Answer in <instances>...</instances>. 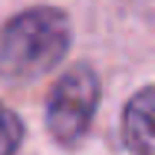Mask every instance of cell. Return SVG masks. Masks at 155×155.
I'll use <instances>...</instances> for the list:
<instances>
[{"label": "cell", "instance_id": "obj_1", "mask_svg": "<svg viewBox=\"0 0 155 155\" xmlns=\"http://www.w3.org/2000/svg\"><path fill=\"white\" fill-rule=\"evenodd\" d=\"M73 43L69 17L56 7H30L0 30V79L33 83L60 66Z\"/></svg>", "mask_w": 155, "mask_h": 155}, {"label": "cell", "instance_id": "obj_2", "mask_svg": "<svg viewBox=\"0 0 155 155\" xmlns=\"http://www.w3.org/2000/svg\"><path fill=\"white\" fill-rule=\"evenodd\" d=\"M99 76L89 63H76L53 83V89L46 96V112L43 122L46 132L53 135V142L63 149H73L76 142L86 139L89 125H93L96 106H99Z\"/></svg>", "mask_w": 155, "mask_h": 155}, {"label": "cell", "instance_id": "obj_3", "mask_svg": "<svg viewBox=\"0 0 155 155\" xmlns=\"http://www.w3.org/2000/svg\"><path fill=\"white\" fill-rule=\"evenodd\" d=\"M152 112H155V89L145 83L139 93L125 102L119 139L132 155H155V132H152Z\"/></svg>", "mask_w": 155, "mask_h": 155}, {"label": "cell", "instance_id": "obj_4", "mask_svg": "<svg viewBox=\"0 0 155 155\" xmlns=\"http://www.w3.org/2000/svg\"><path fill=\"white\" fill-rule=\"evenodd\" d=\"M20 145H23V122L13 109L0 102V155H17Z\"/></svg>", "mask_w": 155, "mask_h": 155}]
</instances>
